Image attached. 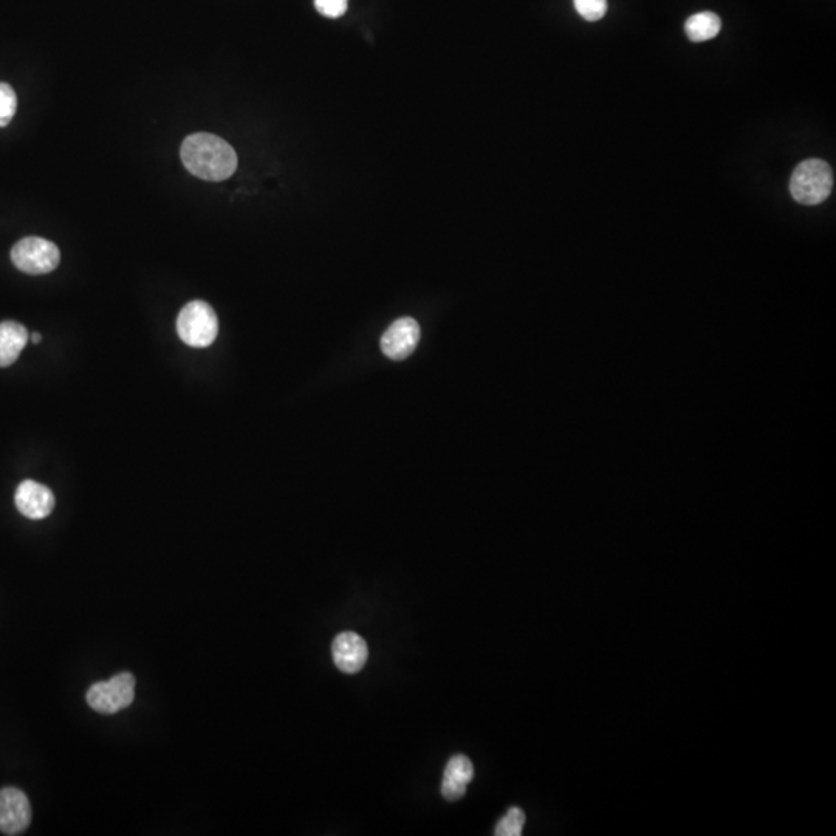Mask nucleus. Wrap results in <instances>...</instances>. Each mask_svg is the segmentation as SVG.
<instances>
[{
	"instance_id": "1",
	"label": "nucleus",
	"mask_w": 836,
	"mask_h": 836,
	"mask_svg": "<svg viewBox=\"0 0 836 836\" xmlns=\"http://www.w3.org/2000/svg\"><path fill=\"white\" fill-rule=\"evenodd\" d=\"M183 165L206 182H223L237 169V154L233 146L213 134H192L180 149Z\"/></svg>"
},
{
	"instance_id": "2",
	"label": "nucleus",
	"mask_w": 836,
	"mask_h": 836,
	"mask_svg": "<svg viewBox=\"0 0 836 836\" xmlns=\"http://www.w3.org/2000/svg\"><path fill=\"white\" fill-rule=\"evenodd\" d=\"M833 188V172L829 163L810 158L799 163L790 180V194L801 205H819L829 199Z\"/></svg>"
},
{
	"instance_id": "3",
	"label": "nucleus",
	"mask_w": 836,
	"mask_h": 836,
	"mask_svg": "<svg viewBox=\"0 0 836 836\" xmlns=\"http://www.w3.org/2000/svg\"><path fill=\"white\" fill-rule=\"evenodd\" d=\"M177 332L180 340L191 347H208L216 341L219 321L211 305L203 301H192L183 307L177 318Z\"/></svg>"
},
{
	"instance_id": "4",
	"label": "nucleus",
	"mask_w": 836,
	"mask_h": 836,
	"mask_svg": "<svg viewBox=\"0 0 836 836\" xmlns=\"http://www.w3.org/2000/svg\"><path fill=\"white\" fill-rule=\"evenodd\" d=\"M87 703L100 714H115L131 706L135 699V677L121 672L107 682H98L87 691Z\"/></svg>"
},
{
	"instance_id": "5",
	"label": "nucleus",
	"mask_w": 836,
	"mask_h": 836,
	"mask_svg": "<svg viewBox=\"0 0 836 836\" xmlns=\"http://www.w3.org/2000/svg\"><path fill=\"white\" fill-rule=\"evenodd\" d=\"M11 261L27 275H45L56 270L61 261V253L50 240L25 237L11 250Z\"/></svg>"
},
{
	"instance_id": "6",
	"label": "nucleus",
	"mask_w": 836,
	"mask_h": 836,
	"mask_svg": "<svg viewBox=\"0 0 836 836\" xmlns=\"http://www.w3.org/2000/svg\"><path fill=\"white\" fill-rule=\"evenodd\" d=\"M31 823V806L27 795L14 787L0 790V832L21 835Z\"/></svg>"
},
{
	"instance_id": "7",
	"label": "nucleus",
	"mask_w": 836,
	"mask_h": 836,
	"mask_svg": "<svg viewBox=\"0 0 836 836\" xmlns=\"http://www.w3.org/2000/svg\"><path fill=\"white\" fill-rule=\"evenodd\" d=\"M420 326L412 318H400L389 326L381 338V349L391 360H405L420 341Z\"/></svg>"
},
{
	"instance_id": "8",
	"label": "nucleus",
	"mask_w": 836,
	"mask_h": 836,
	"mask_svg": "<svg viewBox=\"0 0 836 836\" xmlns=\"http://www.w3.org/2000/svg\"><path fill=\"white\" fill-rule=\"evenodd\" d=\"M14 502L25 518L35 519V521L50 516L56 504L52 490L45 485L38 484L35 480H24L19 485Z\"/></svg>"
},
{
	"instance_id": "9",
	"label": "nucleus",
	"mask_w": 836,
	"mask_h": 836,
	"mask_svg": "<svg viewBox=\"0 0 836 836\" xmlns=\"http://www.w3.org/2000/svg\"><path fill=\"white\" fill-rule=\"evenodd\" d=\"M332 654L335 665L344 674H357L367 663V643L357 632H341L333 640Z\"/></svg>"
},
{
	"instance_id": "10",
	"label": "nucleus",
	"mask_w": 836,
	"mask_h": 836,
	"mask_svg": "<svg viewBox=\"0 0 836 836\" xmlns=\"http://www.w3.org/2000/svg\"><path fill=\"white\" fill-rule=\"evenodd\" d=\"M474 778L473 762L463 756L456 754L449 759L446 765L445 775L442 781V796L446 801H459L465 796L466 787Z\"/></svg>"
},
{
	"instance_id": "11",
	"label": "nucleus",
	"mask_w": 836,
	"mask_h": 836,
	"mask_svg": "<svg viewBox=\"0 0 836 836\" xmlns=\"http://www.w3.org/2000/svg\"><path fill=\"white\" fill-rule=\"evenodd\" d=\"M28 338V330L22 324L14 321L0 323V367L16 363L22 349L27 346Z\"/></svg>"
},
{
	"instance_id": "12",
	"label": "nucleus",
	"mask_w": 836,
	"mask_h": 836,
	"mask_svg": "<svg viewBox=\"0 0 836 836\" xmlns=\"http://www.w3.org/2000/svg\"><path fill=\"white\" fill-rule=\"evenodd\" d=\"M722 22L717 14L711 11L694 14L686 21L685 31L689 41L705 42L719 35Z\"/></svg>"
},
{
	"instance_id": "13",
	"label": "nucleus",
	"mask_w": 836,
	"mask_h": 836,
	"mask_svg": "<svg viewBox=\"0 0 836 836\" xmlns=\"http://www.w3.org/2000/svg\"><path fill=\"white\" fill-rule=\"evenodd\" d=\"M525 824L524 810L519 807H511L507 815L499 821V824L494 830V835L497 836H521L522 829Z\"/></svg>"
},
{
	"instance_id": "14",
	"label": "nucleus",
	"mask_w": 836,
	"mask_h": 836,
	"mask_svg": "<svg viewBox=\"0 0 836 836\" xmlns=\"http://www.w3.org/2000/svg\"><path fill=\"white\" fill-rule=\"evenodd\" d=\"M18 110V96L13 87L0 83V127L8 126Z\"/></svg>"
},
{
	"instance_id": "15",
	"label": "nucleus",
	"mask_w": 836,
	"mask_h": 836,
	"mask_svg": "<svg viewBox=\"0 0 836 836\" xmlns=\"http://www.w3.org/2000/svg\"><path fill=\"white\" fill-rule=\"evenodd\" d=\"M576 11L589 22L600 21L607 13V0H573Z\"/></svg>"
},
{
	"instance_id": "16",
	"label": "nucleus",
	"mask_w": 836,
	"mask_h": 836,
	"mask_svg": "<svg viewBox=\"0 0 836 836\" xmlns=\"http://www.w3.org/2000/svg\"><path fill=\"white\" fill-rule=\"evenodd\" d=\"M347 2L349 0H315V7L326 18L336 19L346 14Z\"/></svg>"
},
{
	"instance_id": "17",
	"label": "nucleus",
	"mask_w": 836,
	"mask_h": 836,
	"mask_svg": "<svg viewBox=\"0 0 836 836\" xmlns=\"http://www.w3.org/2000/svg\"><path fill=\"white\" fill-rule=\"evenodd\" d=\"M31 341H33V343L35 344H38L39 341H41V335H39V333H33V335H31Z\"/></svg>"
}]
</instances>
